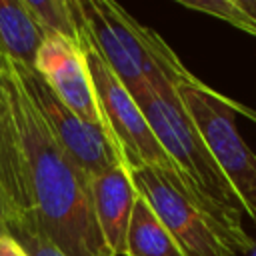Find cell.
I'll use <instances>...</instances> for the list:
<instances>
[{
    "label": "cell",
    "instance_id": "6da1fadb",
    "mask_svg": "<svg viewBox=\"0 0 256 256\" xmlns=\"http://www.w3.org/2000/svg\"><path fill=\"white\" fill-rule=\"evenodd\" d=\"M2 84L26 156L38 228L66 256H110L96 222L90 178L60 148L10 60Z\"/></svg>",
    "mask_w": 256,
    "mask_h": 256
},
{
    "label": "cell",
    "instance_id": "7a4b0ae2",
    "mask_svg": "<svg viewBox=\"0 0 256 256\" xmlns=\"http://www.w3.org/2000/svg\"><path fill=\"white\" fill-rule=\"evenodd\" d=\"M132 96L166 154L178 166L194 192L212 208L238 254L252 252L256 244L242 226L240 200L216 164L192 118L184 110L176 84H164L160 88L146 84Z\"/></svg>",
    "mask_w": 256,
    "mask_h": 256
},
{
    "label": "cell",
    "instance_id": "3957f363",
    "mask_svg": "<svg viewBox=\"0 0 256 256\" xmlns=\"http://www.w3.org/2000/svg\"><path fill=\"white\" fill-rule=\"evenodd\" d=\"M78 2L90 44L130 94L146 84L152 88L178 86L194 78L160 34L134 20L120 4L112 0Z\"/></svg>",
    "mask_w": 256,
    "mask_h": 256
},
{
    "label": "cell",
    "instance_id": "277c9868",
    "mask_svg": "<svg viewBox=\"0 0 256 256\" xmlns=\"http://www.w3.org/2000/svg\"><path fill=\"white\" fill-rule=\"evenodd\" d=\"M82 50H84V58H86V64L90 70L92 84H94L98 108L104 118L106 134H108L120 162L128 170L150 168V170L160 172L166 180H170L180 192H184L194 202H198L200 208L218 222L212 208L194 192V188L182 176L178 166L166 154V150L158 142L154 130L150 128L146 116L142 114V110H140L138 102L134 100V96L130 94V90L116 78V74L100 58V54L94 50L90 40L84 44Z\"/></svg>",
    "mask_w": 256,
    "mask_h": 256
},
{
    "label": "cell",
    "instance_id": "5b68a950",
    "mask_svg": "<svg viewBox=\"0 0 256 256\" xmlns=\"http://www.w3.org/2000/svg\"><path fill=\"white\" fill-rule=\"evenodd\" d=\"M176 90L216 164L232 184L242 212L256 222V154L236 128L234 118L240 106L200 82L196 76L180 82Z\"/></svg>",
    "mask_w": 256,
    "mask_h": 256
},
{
    "label": "cell",
    "instance_id": "8992f818",
    "mask_svg": "<svg viewBox=\"0 0 256 256\" xmlns=\"http://www.w3.org/2000/svg\"><path fill=\"white\" fill-rule=\"evenodd\" d=\"M130 176L186 256H238L222 226L160 172L136 168Z\"/></svg>",
    "mask_w": 256,
    "mask_h": 256
},
{
    "label": "cell",
    "instance_id": "52a82bcc",
    "mask_svg": "<svg viewBox=\"0 0 256 256\" xmlns=\"http://www.w3.org/2000/svg\"><path fill=\"white\" fill-rule=\"evenodd\" d=\"M12 62V60H10ZM28 96L36 104L38 112L42 114L46 126L50 128L52 136L60 144V148L68 154V158L92 180L94 176L120 166V158L108 138V134L84 122L76 116L42 80V76L34 68H24L12 62ZM124 166V164H122Z\"/></svg>",
    "mask_w": 256,
    "mask_h": 256
},
{
    "label": "cell",
    "instance_id": "ba28073f",
    "mask_svg": "<svg viewBox=\"0 0 256 256\" xmlns=\"http://www.w3.org/2000/svg\"><path fill=\"white\" fill-rule=\"evenodd\" d=\"M34 70L76 116L106 132L84 50L80 46L62 36L48 34L38 50Z\"/></svg>",
    "mask_w": 256,
    "mask_h": 256
},
{
    "label": "cell",
    "instance_id": "9c48e42d",
    "mask_svg": "<svg viewBox=\"0 0 256 256\" xmlns=\"http://www.w3.org/2000/svg\"><path fill=\"white\" fill-rule=\"evenodd\" d=\"M0 198L6 208V230L34 214L28 164L22 150L8 92L0 80Z\"/></svg>",
    "mask_w": 256,
    "mask_h": 256
},
{
    "label": "cell",
    "instance_id": "30bf717a",
    "mask_svg": "<svg viewBox=\"0 0 256 256\" xmlns=\"http://www.w3.org/2000/svg\"><path fill=\"white\" fill-rule=\"evenodd\" d=\"M90 196L102 240L110 256H124L126 232L138 190L126 166H114L90 180Z\"/></svg>",
    "mask_w": 256,
    "mask_h": 256
},
{
    "label": "cell",
    "instance_id": "8fae6325",
    "mask_svg": "<svg viewBox=\"0 0 256 256\" xmlns=\"http://www.w3.org/2000/svg\"><path fill=\"white\" fill-rule=\"evenodd\" d=\"M44 38L24 0H0V50L6 60L34 68Z\"/></svg>",
    "mask_w": 256,
    "mask_h": 256
},
{
    "label": "cell",
    "instance_id": "7c38bea8",
    "mask_svg": "<svg viewBox=\"0 0 256 256\" xmlns=\"http://www.w3.org/2000/svg\"><path fill=\"white\" fill-rule=\"evenodd\" d=\"M124 256H186L140 192L128 222Z\"/></svg>",
    "mask_w": 256,
    "mask_h": 256
},
{
    "label": "cell",
    "instance_id": "4fadbf2b",
    "mask_svg": "<svg viewBox=\"0 0 256 256\" xmlns=\"http://www.w3.org/2000/svg\"><path fill=\"white\" fill-rule=\"evenodd\" d=\"M24 4L46 36H62L80 48H84L88 42V32L78 0H24Z\"/></svg>",
    "mask_w": 256,
    "mask_h": 256
},
{
    "label": "cell",
    "instance_id": "5bb4252c",
    "mask_svg": "<svg viewBox=\"0 0 256 256\" xmlns=\"http://www.w3.org/2000/svg\"><path fill=\"white\" fill-rule=\"evenodd\" d=\"M178 4L184 8H190V10L220 18V20L232 24L234 28H240L242 32L256 36V26L248 18V14L238 6L236 0H178Z\"/></svg>",
    "mask_w": 256,
    "mask_h": 256
},
{
    "label": "cell",
    "instance_id": "9a60e30c",
    "mask_svg": "<svg viewBox=\"0 0 256 256\" xmlns=\"http://www.w3.org/2000/svg\"><path fill=\"white\" fill-rule=\"evenodd\" d=\"M10 236H14L20 246L30 254V256H66L56 244H52L42 230L38 228V222L34 218V214L22 218L20 222L8 226L6 230Z\"/></svg>",
    "mask_w": 256,
    "mask_h": 256
},
{
    "label": "cell",
    "instance_id": "2e32d148",
    "mask_svg": "<svg viewBox=\"0 0 256 256\" xmlns=\"http://www.w3.org/2000/svg\"><path fill=\"white\" fill-rule=\"evenodd\" d=\"M0 256H30L22 246L20 242L10 236L8 232H2L0 234Z\"/></svg>",
    "mask_w": 256,
    "mask_h": 256
},
{
    "label": "cell",
    "instance_id": "e0dca14e",
    "mask_svg": "<svg viewBox=\"0 0 256 256\" xmlns=\"http://www.w3.org/2000/svg\"><path fill=\"white\" fill-rule=\"evenodd\" d=\"M236 2L248 14V18L252 20V24L256 26V0H236Z\"/></svg>",
    "mask_w": 256,
    "mask_h": 256
},
{
    "label": "cell",
    "instance_id": "ac0fdd59",
    "mask_svg": "<svg viewBox=\"0 0 256 256\" xmlns=\"http://www.w3.org/2000/svg\"><path fill=\"white\" fill-rule=\"evenodd\" d=\"M0 224H2V226H4V230H6V208H4L2 198H0Z\"/></svg>",
    "mask_w": 256,
    "mask_h": 256
},
{
    "label": "cell",
    "instance_id": "d6986e66",
    "mask_svg": "<svg viewBox=\"0 0 256 256\" xmlns=\"http://www.w3.org/2000/svg\"><path fill=\"white\" fill-rule=\"evenodd\" d=\"M4 68H6V58H4V54H2V50H0V80H2Z\"/></svg>",
    "mask_w": 256,
    "mask_h": 256
},
{
    "label": "cell",
    "instance_id": "ffe728a7",
    "mask_svg": "<svg viewBox=\"0 0 256 256\" xmlns=\"http://www.w3.org/2000/svg\"><path fill=\"white\" fill-rule=\"evenodd\" d=\"M2 232H6V230H4V226H2V224H0V234H2Z\"/></svg>",
    "mask_w": 256,
    "mask_h": 256
}]
</instances>
